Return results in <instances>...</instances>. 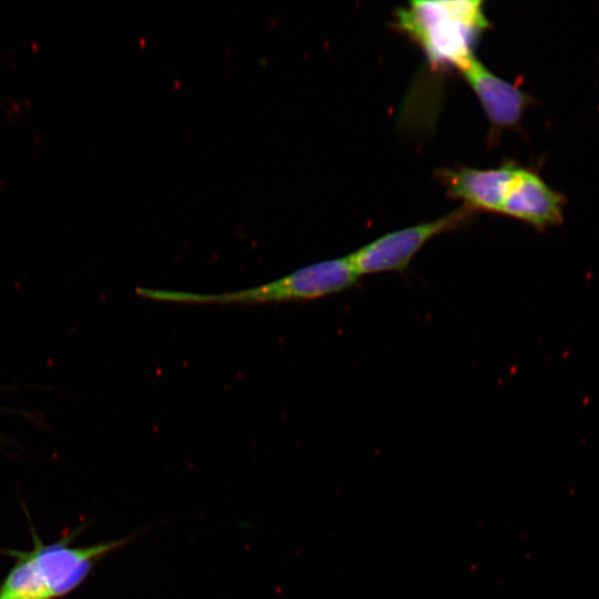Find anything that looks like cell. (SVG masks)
Listing matches in <instances>:
<instances>
[{"instance_id": "6da1fadb", "label": "cell", "mask_w": 599, "mask_h": 599, "mask_svg": "<svg viewBox=\"0 0 599 599\" xmlns=\"http://www.w3.org/2000/svg\"><path fill=\"white\" fill-rule=\"evenodd\" d=\"M483 2L410 1L396 12V27L414 40L433 67L464 68L488 28Z\"/></svg>"}, {"instance_id": "7a4b0ae2", "label": "cell", "mask_w": 599, "mask_h": 599, "mask_svg": "<svg viewBox=\"0 0 599 599\" xmlns=\"http://www.w3.org/2000/svg\"><path fill=\"white\" fill-rule=\"evenodd\" d=\"M349 256L318 262L273 282L234 292L202 294L182 291L139 287L145 298L194 304H240L306 301L336 294L358 282Z\"/></svg>"}, {"instance_id": "3957f363", "label": "cell", "mask_w": 599, "mask_h": 599, "mask_svg": "<svg viewBox=\"0 0 599 599\" xmlns=\"http://www.w3.org/2000/svg\"><path fill=\"white\" fill-rule=\"evenodd\" d=\"M476 212L463 205L436 220L386 233L349 254L361 275L404 272L433 237L468 224Z\"/></svg>"}, {"instance_id": "277c9868", "label": "cell", "mask_w": 599, "mask_h": 599, "mask_svg": "<svg viewBox=\"0 0 599 599\" xmlns=\"http://www.w3.org/2000/svg\"><path fill=\"white\" fill-rule=\"evenodd\" d=\"M519 166L508 162L495 169H444L438 171L448 194L474 212L499 213Z\"/></svg>"}, {"instance_id": "5b68a950", "label": "cell", "mask_w": 599, "mask_h": 599, "mask_svg": "<svg viewBox=\"0 0 599 599\" xmlns=\"http://www.w3.org/2000/svg\"><path fill=\"white\" fill-rule=\"evenodd\" d=\"M459 72L476 94L493 130L519 126L526 108L532 103L529 94L494 74L476 58Z\"/></svg>"}, {"instance_id": "8992f818", "label": "cell", "mask_w": 599, "mask_h": 599, "mask_svg": "<svg viewBox=\"0 0 599 599\" xmlns=\"http://www.w3.org/2000/svg\"><path fill=\"white\" fill-rule=\"evenodd\" d=\"M565 206L564 194L548 185L536 171L519 166L500 214L546 230L564 221Z\"/></svg>"}]
</instances>
